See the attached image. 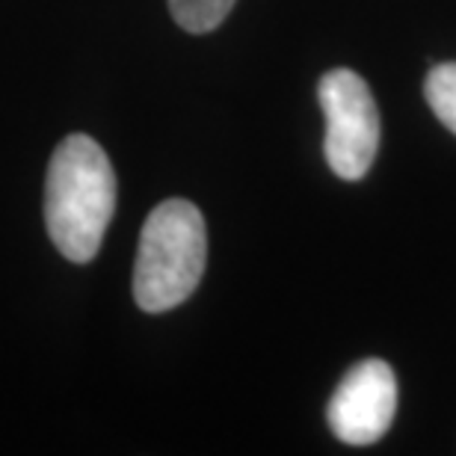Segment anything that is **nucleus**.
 <instances>
[{
  "instance_id": "obj_3",
  "label": "nucleus",
  "mask_w": 456,
  "mask_h": 456,
  "mask_svg": "<svg viewBox=\"0 0 456 456\" xmlns=\"http://www.w3.org/2000/svg\"><path fill=\"white\" fill-rule=\"evenodd\" d=\"M326 116V163L338 178L359 181L368 175L379 149V110L368 84L350 69H332L317 86Z\"/></svg>"
},
{
  "instance_id": "obj_4",
  "label": "nucleus",
  "mask_w": 456,
  "mask_h": 456,
  "mask_svg": "<svg viewBox=\"0 0 456 456\" xmlns=\"http://www.w3.org/2000/svg\"><path fill=\"white\" fill-rule=\"evenodd\" d=\"M397 409L395 370L382 359H364L344 373L326 409L332 433L344 444H373L388 433Z\"/></svg>"
},
{
  "instance_id": "obj_6",
  "label": "nucleus",
  "mask_w": 456,
  "mask_h": 456,
  "mask_svg": "<svg viewBox=\"0 0 456 456\" xmlns=\"http://www.w3.org/2000/svg\"><path fill=\"white\" fill-rule=\"evenodd\" d=\"M424 95L439 122L456 134V62H442L430 69L424 80Z\"/></svg>"
},
{
  "instance_id": "obj_5",
  "label": "nucleus",
  "mask_w": 456,
  "mask_h": 456,
  "mask_svg": "<svg viewBox=\"0 0 456 456\" xmlns=\"http://www.w3.org/2000/svg\"><path fill=\"white\" fill-rule=\"evenodd\" d=\"M234 0H169V12L178 21L181 30L187 33H211L216 30L228 12H232Z\"/></svg>"
},
{
  "instance_id": "obj_1",
  "label": "nucleus",
  "mask_w": 456,
  "mask_h": 456,
  "mask_svg": "<svg viewBox=\"0 0 456 456\" xmlns=\"http://www.w3.org/2000/svg\"><path fill=\"white\" fill-rule=\"evenodd\" d=\"M116 214V172L86 134H69L45 175V228L62 258L89 264Z\"/></svg>"
},
{
  "instance_id": "obj_2",
  "label": "nucleus",
  "mask_w": 456,
  "mask_h": 456,
  "mask_svg": "<svg viewBox=\"0 0 456 456\" xmlns=\"http://www.w3.org/2000/svg\"><path fill=\"white\" fill-rule=\"evenodd\" d=\"M208 261L202 211L187 199H167L145 220L134 261V299L142 312L178 308L199 288Z\"/></svg>"
}]
</instances>
